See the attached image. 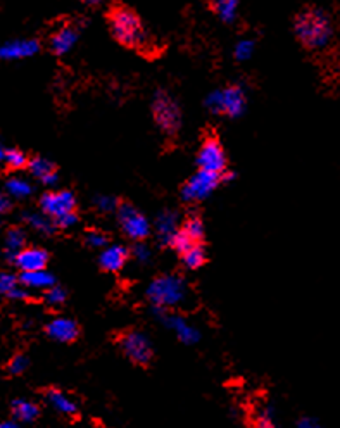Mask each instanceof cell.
Here are the masks:
<instances>
[{
	"label": "cell",
	"instance_id": "6da1fadb",
	"mask_svg": "<svg viewBox=\"0 0 340 428\" xmlns=\"http://www.w3.org/2000/svg\"><path fill=\"white\" fill-rule=\"evenodd\" d=\"M294 33L309 51H323L334 42L335 26L327 10L321 7H306L294 19Z\"/></svg>",
	"mask_w": 340,
	"mask_h": 428
},
{
	"label": "cell",
	"instance_id": "7a4b0ae2",
	"mask_svg": "<svg viewBox=\"0 0 340 428\" xmlns=\"http://www.w3.org/2000/svg\"><path fill=\"white\" fill-rule=\"evenodd\" d=\"M187 284L178 275H162L154 278L145 290V296L154 307L171 309L187 299Z\"/></svg>",
	"mask_w": 340,
	"mask_h": 428
},
{
	"label": "cell",
	"instance_id": "3957f363",
	"mask_svg": "<svg viewBox=\"0 0 340 428\" xmlns=\"http://www.w3.org/2000/svg\"><path fill=\"white\" fill-rule=\"evenodd\" d=\"M111 31L114 35L116 40L128 47H138L144 45L147 40L142 21L133 10L126 9V7H118L112 10L111 14Z\"/></svg>",
	"mask_w": 340,
	"mask_h": 428
},
{
	"label": "cell",
	"instance_id": "277c9868",
	"mask_svg": "<svg viewBox=\"0 0 340 428\" xmlns=\"http://www.w3.org/2000/svg\"><path fill=\"white\" fill-rule=\"evenodd\" d=\"M152 111L154 118L158 121L159 128L166 132L168 135H175L182 125V112H180L176 102L164 92H159L152 102Z\"/></svg>",
	"mask_w": 340,
	"mask_h": 428
},
{
	"label": "cell",
	"instance_id": "5b68a950",
	"mask_svg": "<svg viewBox=\"0 0 340 428\" xmlns=\"http://www.w3.org/2000/svg\"><path fill=\"white\" fill-rule=\"evenodd\" d=\"M221 182V175L218 173H209V171H199L189 180V182L183 185L182 189V197L187 203H197V200H204L205 197L211 196L216 190V187Z\"/></svg>",
	"mask_w": 340,
	"mask_h": 428
},
{
	"label": "cell",
	"instance_id": "8992f818",
	"mask_svg": "<svg viewBox=\"0 0 340 428\" xmlns=\"http://www.w3.org/2000/svg\"><path fill=\"white\" fill-rule=\"evenodd\" d=\"M118 219L125 235L132 240L140 242V240L147 239L148 233H151V223L147 221V218L140 211H137L130 204L118 206Z\"/></svg>",
	"mask_w": 340,
	"mask_h": 428
},
{
	"label": "cell",
	"instance_id": "52a82bcc",
	"mask_svg": "<svg viewBox=\"0 0 340 428\" xmlns=\"http://www.w3.org/2000/svg\"><path fill=\"white\" fill-rule=\"evenodd\" d=\"M76 207V199L69 190H59V192H47L40 199V209L45 216L54 219H61L62 216L74 213Z\"/></svg>",
	"mask_w": 340,
	"mask_h": 428
},
{
	"label": "cell",
	"instance_id": "ba28073f",
	"mask_svg": "<svg viewBox=\"0 0 340 428\" xmlns=\"http://www.w3.org/2000/svg\"><path fill=\"white\" fill-rule=\"evenodd\" d=\"M154 314L158 316L159 321H162V323L169 328V330L175 332V335L183 342V344L192 345L196 344V342H199L201 332L197 330L192 323H189L183 316L168 313V309H162V307H154Z\"/></svg>",
	"mask_w": 340,
	"mask_h": 428
},
{
	"label": "cell",
	"instance_id": "9c48e42d",
	"mask_svg": "<svg viewBox=\"0 0 340 428\" xmlns=\"http://www.w3.org/2000/svg\"><path fill=\"white\" fill-rule=\"evenodd\" d=\"M197 164H199L203 171L221 175V171L226 166V155L225 151H223V145L216 139L205 140L203 147H201L199 154H197Z\"/></svg>",
	"mask_w": 340,
	"mask_h": 428
},
{
	"label": "cell",
	"instance_id": "30bf717a",
	"mask_svg": "<svg viewBox=\"0 0 340 428\" xmlns=\"http://www.w3.org/2000/svg\"><path fill=\"white\" fill-rule=\"evenodd\" d=\"M121 349L133 363L147 364L152 359V344L140 332H128L121 337Z\"/></svg>",
	"mask_w": 340,
	"mask_h": 428
},
{
	"label": "cell",
	"instance_id": "8fae6325",
	"mask_svg": "<svg viewBox=\"0 0 340 428\" xmlns=\"http://www.w3.org/2000/svg\"><path fill=\"white\" fill-rule=\"evenodd\" d=\"M47 261L49 256L44 249H40V247H24L23 250H19L14 256L12 263L16 264V268L21 273H24V271L45 270Z\"/></svg>",
	"mask_w": 340,
	"mask_h": 428
},
{
	"label": "cell",
	"instance_id": "7c38bea8",
	"mask_svg": "<svg viewBox=\"0 0 340 428\" xmlns=\"http://www.w3.org/2000/svg\"><path fill=\"white\" fill-rule=\"evenodd\" d=\"M40 44L37 40H10L0 47V59L3 61H19L38 54Z\"/></svg>",
	"mask_w": 340,
	"mask_h": 428
},
{
	"label": "cell",
	"instance_id": "4fadbf2b",
	"mask_svg": "<svg viewBox=\"0 0 340 428\" xmlns=\"http://www.w3.org/2000/svg\"><path fill=\"white\" fill-rule=\"evenodd\" d=\"M246 111V94L240 87H232L221 90V112L230 118H239Z\"/></svg>",
	"mask_w": 340,
	"mask_h": 428
},
{
	"label": "cell",
	"instance_id": "5bb4252c",
	"mask_svg": "<svg viewBox=\"0 0 340 428\" xmlns=\"http://www.w3.org/2000/svg\"><path fill=\"white\" fill-rule=\"evenodd\" d=\"M47 335L54 341L68 344L78 337V325L69 318H56L47 325Z\"/></svg>",
	"mask_w": 340,
	"mask_h": 428
},
{
	"label": "cell",
	"instance_id": "9a60e30c",
	"mask_svg": "<svg viewBox=\"0 0 340 428\" xmlns=\"http://www.w3.org/2000/svg\"><path fill=\"white\" fill-rule=\"evenodd\" d=\"M128 250L123 246H105L99 256V263L105 271H119L126 264Z\"/></svg>",
	"mask_w": 340,
	"mask_h": 428
},
{
	"label": "cell",
	"instance_id": "2e32d148",
	"mask_svg": "<svg viewBox=\"0 0 340 428\" xmlns=\"http://www.w3.org/2000/svg\"><path fill=\"white\" fill-rule=\"evenodd\" d=\"M155 232H158L159 240L164 246H171L173 239H175L178 230V216L173 211H162L155 219Z\"/></svg>",
	"mask_w": 340,
	"mask_h": 428
},
{
	"label": "cell",
	"instance_id": "e0dca14e",
	"mask_svg": "<svg viewBox=\"0 0 340 428\" xmlns=\"http://www.w3.org/2000/svg\"><path fill=\"white\" fill-rule=\"evenodd\" d=\"M28 169L33 176H37L44 185H56L58 183V173H56L54 164L49 159L33 157L28 161Z\"/></svg>",
	"mask_w": 340,
	"mask_h": 428
},
{
	"label": "cell",
	"instance_id": "ac0fdd59",
	"mask_svg": "<svg viewBox=\"0 0 340 428\" xmlns=\"http://www.w3.org/2000/svg\"><path fill=\"white\" fill-rule=\"evenodd\" d=\"M76 42H78V31L71 26H65L52 35L51 47L52 51H54V54L65 55L74 47Z\"/></svg>",
	"mask_w": 340,
	"mask_h": 428
},
{
	"label": "cell",
	"instance_id": "d6986e66",
	"mask_svg": "<svg viewBox=\"0 0 340 428\" xmlns=\"http://www.w3.org/2000/svg\"><path fill=\"white\" fill-rule=\"evenodd\" d=\"M19 282L24 289H31V290H47L56 285L54 277L45 270L24 271V273H21Z\"/></svg>",
	"mask_w": 340,
	"mask_h": 428
},
{
	"label": "cell",
	"instance_id": "ffe728a7",
	"mask_svg": "<svg viewBox=\"0 0 340 428\" xmlns=\"http://www.w3.org/2000/svg\"><path fill=\"white\" fill-rule=\"evenodd\" d=\"M45 399H47L49 404H51L52 408L56 409V411L61 413V415L71 416V415H74V413H76V404H74L73 399H69L68 395L65 394V392L52 388V391L47 392Z\"/></svg>",
	"mask_w": 340,
	"mask_h": 428
},
{
	"label": "cell",
	"instance_id": "44dd1931",
	"mask_svg": "<svg viewBox=\"0 0 340 428\" xmlns=\"http://www.w3.org/2000/svg\"><path fill=\"white\" fill-rule=\"evenodd\" d=\"M12 415L17 422L31 423L38 418L40 409L35 402L26 401V399H17V401L12 402Z\"/></svg>",
	"mask_w": 340,
	"mask_h": 428
},
{
	"label": "cell",
	"instance_id": "7402d4cb",
	"mask_svg": "<svg viewBox=\"0 0 340 428\" xmlns=\"http://www.w3.org/2000/svg\"><path fill=\"white\" fill-rule=\"evenodd\" d=\"M24 243H26V235L21 228H10L6 233V254L9 259H14L19 250L24 249Z\"/></svg>",
	"mask_w": 340,
	"mask_h": 428
},
{
	"label": "cell",
	"instance_id": "603a6c76",
	"mask_svg": "<svg viewBox=\"0 0 340 428\" xmlns=\"http://www.w3.org/2000/svg\"><path fill=\"white\" fill-rule=\"evenodd\" d=\"M212 9L225 23H233L239 12V0H212Z\"/></svg>",
	"mask_w": 340,
	"mask_h": 428
},
{
	"label": "cell",
	"instance_id": "cb8c5ba5",
	"mask_svg": "<svg viewBox=\"0 0 340 428\" xmlns=\"http://www.w3.org/2000/svg\"><path fill=\"white\" fill-rule=\"evenodd\" d=\"M24 221L37 232L44 233V235H51L56 230L54 219H51L44 213H26L24 214Z\"/></svg>",
	"mask_w": 340,
	"mask_h": 428
},
{
	"label": "cell",
	"instance_id": "d4e9b609",
	"mask_svg": "<svg viewBox=\"0 0 340 428\" xmlns=\"http://www.w3.org/2000/svg\"><path fill=\"white\" fill-rule=\"evenodd\" d=\"M6 190H7V196L14 197V199H24V197L31 196V192H33V187H31V183L28 182V180L24 178H9L6 183Z\"/></svg>",
	"mask_w": 340,
	"mask_h": 428
},
{
	"label": "cell",
	"instance_id": "484cf974",
	"mask_svg": "<svg viewBox=\"0 0 340 428\" xmlns=\"http://www.w3.org/2000/svg\"><path fill=\"white\" fill-rule=\"evenodd\" d=\"M182 259L183 264H185L189 270H197V268L203 266L205 261L204 247L199 246V243H194V246L189 247L185 252H182Z\"/></svg>",
	"mask_w": 340,
	"mask_h": 428
},
{
	"label": "cell",
	"instance_id": "4316f807",
	"mask_svg": "<svg viewBox=\"0 0 340 428\" xmlns=\"http://www.w3.org/2000/svg\"><path fill=\"white\" fill-rule=\"evenodd\" d=\"M182 232L185 233V235L189 237V239L192 240V242H199V240L204 237V223H203V219L197 218V216H190V218H187V221L183 223Z\"/></svg>",
	"mask_w": 340,
	"mask_h": 428
},
{
	"label": "cell",
	"instance_id": "83f0119b",
	"mask_svg": "<svg viewBox=\"0 0 340 428\" xmlns=\"http://www.w3.org/2000/svg\"><path fill=\"white\" fill-rule=\"evenodd\" d=\"M6 164L12 169H21L24 166H28V157L21 151H7L6 152Z\"/></svg>",
	"mask_w": 340,
	"mask_h": 428
},
{
	"label": "cell",
	"instance_id": "f1b7e54d",
	"mask_svg": "<svg viewBox=\"0 0 340 428\" xmlns=\"http://www.w3.org/2000/svg\"><path fill=\"white\" fill-rule=\"evenodd\" d=\"M233 54H235V59H239V61H247V59L253 58L254 54V42L244 38V40H240L239 44L235 45Z\"/></svg>",
	"mask_w": 340,
	"mask_h": 428
},
{
	"label": "cell",
	"instance_id": "f546056e",
	"mask_svg": "<svg viewBox=\"0 0 340 428\" xmlns=\"http://www.w3.org/2000/svg\"><path fill=\"white\" fill-rule=\"evenodd\" d=\"M118 200L112 196H99L95 199V207H97L101 213H112V211L118 209Z\"/></svg>",
	"mask_w": 340,
	"mask_h": 428
},
{
	"label": "cell",
	"instance_id": "4dcf8cb0",
	"mask_svg": "<svg viewBox=\"0 0 340 428\" xmlns=\"http://www.w3.org/2000/svg\"><path fill=\"white\" fill-rule=\"evenodd\" d=\"M45 300H47L49 304H52V306H59V304H62L66 300L65 289H61V286L58 285L47 289L45 290Z\"/></svg>",
	"mask_w": 340,
	"mask_h": 428
},
{
	"label": "cell",
	"instance_id": "1f68e13d",
	"mask_svg": "<svg viewBox=\"0 0 340 428\" xmlns=\"http://www.w3.org/2000/svg\"><path fill=\"white\" fill-rule=\"evenodd\" d=\"M85 240H87V246L94 247V249H104V247L108 246V237H105L102 232H99V230H92V232H88Z\"/></svg>",
	"mask_w": 340,
	"mask_h": 428
},
{
	"label": "cell",
	"instance_id": "d6a6232c",
	"mask_svg": "<svg viewBox=\"0 0 340 428\" xmlns=\"http://www.w3.org/2000/svg\"><path fill=\"white\" fill-rule=\"evenodd\" d=\"M14 286H17V278L7 271H0V297L9 296Z\"/></svg>",
	"mask_w": 340,
	"mask_h": 428
},
{
	"label": "cell",
	"instance_id": "836d02e7",
	"mask_svg": "<svg viewBox=\"0 0 340 428\" xmlns=\"http://www.w3.org/2000/svg\"><path fill=\"white\" fill-rule=\"evenodd\" d=\"M194 243H197V242H192V240H190L189 237H187L185 233H183L182 230H180V232L175 235V239H173L171 247H175V249L178 250V252H185V250L189 249V247H192Z\"/></svg>",
	"mask_w": 340,
	"mask_h": 428
},
{
	"label": "cell",
	"instance_id": "e575fe53",
	"mask_svg": "<svg viewBox=\"0 0 340 428\" xmlns=\"http://www.w3.org/2000/svg\"><path fill=\"white\" fill-rule=\"evenodd\" d=\"M205 105H207L209 111L214 112V114H221V90H216L212 92V94H209L207 99H205Z\"/></svg>",
	"mask_w": 340,
	"mask_h": 428
},
{
	"label": "cell",
	"instance_id": "d590c367",
	"mask_svg": "<svg viewBox=\"0 0 340 428\" xmlns=\"http://www.w3.org/2000/svg\"><path fill=\"white\" fill-rule=\"evenodd\" d=\"M256 428H275V418H273L271 408H264L263 411L257 415Z\"/></svg>",
	"mask_w": 340,
	"mask_h": 428
},
{
	"label": "cell",
	"instance_id": "8d00e7d4",
	"mask_svg": "<svg viewBox=\"0 0 340 428\" xmlns=\"http://www.w3.org/2000/svg\"><path fill=\"white\" fill-rule=\"evenodd\" d=\"M26 368H28L26 356L17 354V356H14L12 359L9 361V371L12 375H21L24 370H26Z\"/></svg>",
	"mask_w": 340,
	"mask_h": 428
},
{
	"label": "cell",
	"instance_id": "74e56055",
	"mask_svg": "<svg viewBox=\"0 0 340 428\" xmlns=\"http://www.w3.org/2000/svg\"><path fill=\"white\" fill-rule=\"evenodd\" d=\"M133 257L138 261V263H147L151 259V249H148L145 243H137L133 247Z\"/></svg>",
	"mask_w": 340,
	"mask_h": 428
},
{
	"label": "cell",
	"instance_id": "f35d334b",
	"mask_svg": "<svg viewBox=\"0 0 340 428\" xmlns=\"http://www.w3.org/2000/svg\"><path fill=\"white\" fill-rule=\"evenodd\" d=\"M76 221H78L76 213H69L62 216L61 219H58V221H56V226H59V228H71L73 225H76Z\"/></svg>",
	"mask_w": 340,
	"mask_h": 428
},
{
	"label": "cell",
	"instance_id": "ab89813d",
	"mask_svg": "<svg viewBox=\"0 0 340 428\" xmlns=\"http://www.w3.org/2000/svg\"><path fill=\"white\" fill-rule=\"evenodd\" d=\"M9 299H12V300H23V299H26L28 297V292H26V289H21V286H14L12 290H10L9 292Z\"/></svg>",
	"mask_w": 340,
	"mask_h": 428
},
{
	"label": "cell",
	"instance_id": "60d3db41",
	"mask_svg": "<svg viewBox=\"0 0 340 428\" xmlns=\"http://www.w3.org/2000/svg\"><path fill=\"white\" fill-rule=\"evenodd\" d=\"M10 206H12V203H10L9 196H7V194L0 192V214L7 213V211L10 209Z\"/></svg>",
	"mask_w": 340,
	"mask_h": 428
},
{
	"label": "cell",
	"instance_id": "b9f144b4",
	"mask_svg": "<svg viewBox=\"0 0 340 428\" xmlns=\"http://www.w3.org/2000/svg\"><path fill=\"white\" fill-rule=\"evenodd\" d=\"M297 428H321V425L313 418H303L297 423Z\"/></svg>",
	"mask_w": 340,
	"mask_h": 428
},
{
	"label": "cell",
	"instance_id": "7bdbcfd3",
	"mask_svg": "<svg viewBox=\"0 0 340 428\" xmlns=\"http://www.w3.org/2000/svg\"><path fill=\"white\" fill-rule=\"evenodd\" d=\"M0 428H19L16 422H2L0 423Z\"/></svg>",
	"mask_w": 340,
	"mask_h": 428
},
{
	"label": "cell",
	"instance_id": "ee69618b",
	"mask_svg": "<svg viewBox=\"0 0 340 428\" xmlns=\"http://www.w3.org/2000/svg\"><path fill=\"white\" fill-rule=\"evenodd\" d=\"M6 152H7V151H6V148H3V145L0 144V162L6 161Z\"/></svg>",
	"mask_w": 340,
	"mask_h": 428
},
{
	"label": "cell",
	"instance_id": "f6af8a7d",
	"mask_svg": "<svg viewBox=\"0 0 340 428\" xmlns=\"http://www.w3.org/2000/svg\"><path fill=\"white\" fill-rule=\"evenodd\" d=\"M83 2H87V3H92V6H95V3H101L102 0H83Z\"/></svg>",
	"mask_w": 340,
	"mask_h": 428
}]
</instances>
